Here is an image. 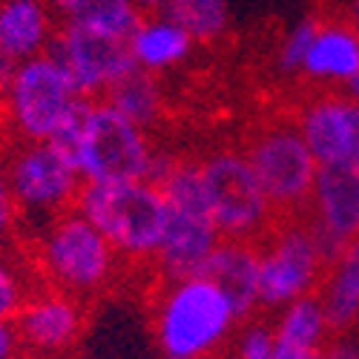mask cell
I'll return each instance as SVG.
<instances>
[{"mask_svg": "<svg viewBox=\"0 0 359 359\" xmlns=\"http://www.w3.org/2000/svg\"><path fill=\"white\" fill-rule=\"evenodd\" d=\"M196 46L198 43L190 38L182 20L167 9L144 12L133 26V32L127 35V49L135 69L149 72L156 78L184 67L193 57Z\"/></svg>", "mask_w": 359, "mask_h": 359, "instance_id": "cell-16", "label": "cell"}, {"mask_svg": "<svg viewBox=\"0 0 359 359\" xmlns=\"http://www.w3.org/2000/svg\"><path fill=\"white\" fill-rule=\"evenodd\" d=\"M29 262L38 282L81 302L109 290L121 271V256L78 210L38 227Z\"/></svg>", "mask_w": 359, "mask_h": 359, "instance_id": "cell-3", "label": "cell"}, {"mask_svg": "<svg viewBox=\"0 0 359 359\" xmlns=\"http://www.w3.org/2000/svg\"><path fill=\"white\" fill-rule=\"evenodd\" d=\"M23 224V216H20V207L12 196V187H9V178H6V167H4V158H0V248H6L12 238L18 236Z\"/></svg>", "mask_w": 359, "mask_h": 359, "instance_id": "cell-27", "label": "cell"}, {"mask_svg": "<svg viewBox=\"0 0 359 359\" xmlns=\"http://www.w3.org/2000/svg\"><path fill=\"white\" fill-rule=\"evenodd\" d=\"M353 170L359 172V153H356V161H353Z\"/></svg>", "mask_w": 359, "mask_h": 359, "instance_id": "cell-36", "label": "cell"}, {"mask_svg": "<svg viewBox=\"0 0 359 359\" xmlns=\"http://www.w3.org/2000/svg\"><path fill=\"white\" fill-rule=\"evenodd\" d=\"M204 198L224 242H253L279 222L242 149L219 147L198 158Z\"/></svg>", "mask_w": 359, "mask_h": 359, "instance_id": "cell-7", "label": "cell"}, {"mask_svg": "<svg viewBox=\"0 0 359 359\" xmlns=\"http://www.w3.org/2000/svg\"><path fill=\"white\" fill-rule=\"evenodd\" d=\"M196 4H204V0H161V9H184Z\"/></svg>", "mask_w": 359, "mask_h": 359, "instance_id": "cell-32", "label": "cell"}, {"mask_svg": "<svg viewBox=\"0 0 359 359\" xmlns=\"http://www.w3.org/2000/svg\"><path fill=\"white\" fill-rule=\"evenodd\" d=\"M273 339H276V356L279 359H296V356H319L325 342L331 339L334 327L325 316V308L316 296L296 299L287 308L276 311Z\"/></svg>", "mask_w": 359, "mask_h": 359, "instance_id": "cell-19", "label": "cell"}, {"mask_svg": "<svg viewBox=\"0 0 359 359\" xmlns=\"http://www.w3.org/2000/svg\"><path fill=\"white\" fill-rule=\"evenodd\" d=\"M325 267L311 224L299 216L279 219L259 245V308L276 313L296 299L316 296Z\"/></svg>", "mask_w": 359, "mask_h": 359, "instance_id": "cell-9", "label": "cell"}, {"mask_svg": "<svg viewBox=\"0 0 359 359\" xmlns=\"http://www.w3.org/2000/svg\"><path fill=\"white\" fill-rule=\"evenodd\" d=\"M23 348L12 319H0V359H20Z\"/></svg>", "mask_w": 359, "mask_h": 359, "instance_id": "cell-29", "label": "cell"}, {"mask_svg": "<svg viewBox=\"0 0 359 359\" xmlns=\"http://www.w3.org/2000/svg\"><path fill=\"white\" fill-rule=\"evenodd\" d=\"M345 93H348V95H351V98H353V101L359 104V75H356V78L351 81V86L345 89Z\"/></svg>", "mask_w": 359, "mask_h": 359, "instance_id": "cell-34", "label": "cell"}, {"mask_svg": "<svg viewBox=\"0 0 359 359\" xmlns=\"http://www.w3.org/2000/svg\"><path fill=\"white\" fill-rule=\"evenodd\" d=\"M227 359H279L276 356V339L273 325L267 319H245L242 327L230 339V356Z\"/></svg>", "mask_w": 359, "mask_h": 359, "instance_id": "cell-25", "label": "cell"}, {"mask_svg": "<svg viewBox=\"0 0 359 359\" xmlns=\"http://www.w3.org/2000/svg\"><path fill=\"white\" fill-rule=\"evenodd\" d=\"M38 276L32 271V262L20 259L9 248H0V319H15L18 311L32 296Z\"/></svg>", "mask_w": 359, "mask_h": 359, "instance_id": "cell-23", "label": "cell"}, {"mask_svg": "<svg viewBox=\"0 0 359 359\" xmlns=\"http://www.w3.org/2000/svg\"><path fill=\"white\" fill-rule=\"evenodd\" d=\"M316 23L313 18H305L299 20L287 29V35L282 38L279 43V52H276V67L282 75H299V69H302V61H305V52L311 46V38L316 32Z\"/></svg>", "mask_w": 359, "mask_h": 359, "instance_id": "cell-26", "label": "cell"}, {"mask_svg": "<svg viewBox=\"0 0 359 359\" xmlns=\"http://www.w3.org/2000/svg\"><path fill=\"white\" fill-rule=\"evenodd\" d=\"M316 299L322 302L334 334L359 327V238L327 262Z\"/></svg>", "mask_w": 359, "mask_h": 359, "instance_id": "cell-20", "label": "cell"}, {"mask_svg": "<svg viewBox=\"0 0 359 359\" xmlns=\"http://www.w3.org/2000/svg\"><path fill=\"white\" fill-rule=\"evenodd\" d=\"M305 213L325 259L331 262L359 238V172L353 167H319Z\"/></svg>", "mask_w": 359, "mask_h": 359, "instance_id": "cell-13", "label": "cell"}, {"mask_svg": "<svg viewBox=\"0 0 359 359\" xmlns=\"http://www.w3.org/2000/svg\"><path fill=\"white\" fill-rule=\"evenodd\" d=\"M15 69H18V64H15V61H9L6 55H0V95L6 93V86H9L12 75H15Z\"/></svg>", "mask_w": 359, "mask_h": 359, "instance_id": "cell-30", "label": "cell"}, {"mask_svg": "<svg viewBox=\"0 0 359 359\" xmlns=\"http://www.w3.org/2000/svg\"><path fill=\"white\" fill-rule=\"evenodd\" d=\"M135 6L141 12H156V9H161V0H135Z\"/></svg>", "mask_w": 359, "mask_h": 359, "instance_id": "cell-33", "label": "cell"}, {"mask_svg": "<svg viewBox=\"0 0 359 359\" xmlns=\"http://www.w3.org/2000/svg\"><path fill=\"white\" fill-rule=\"evenodd\" d=\"M167 12H172L182 20V26L196 43H216L219 38H224L230 26V9L224 0H204V4H196V6L167 9Z\"/></svg>", "mask_w": 359, "mask_h": 359, "instance_id": "cell-24", "label": "cell"}, {"mask_svg": "<svg viewBox=\"0 0 359 359\" xmlns=\"http://www.w3.org/2000/svg\"><path fill=\"white\" fill-rule=\"evenodd\" d=\"M293 121L319 167H353L359 153V104L348 93H316L299 107Z\"/></svg>", "mask_w": 359, "mask_h": 359, "instance_id": "cell-12", "label": "cell"}, {"mask_svg": "<svg viewBox=\"0 0 359 359\" xmlns=\"http://www.w3.org/2000/svg\"><path fill=\"white\" fill-rule=\"evenodd\" d=\"M75 210L127 264H153L167 233V201L156 182L83 184Z\"/></svg>", "mask_w": 359, "mask_h": 359, "instance_id": "cell-4", "label": "cell"}, {"mask_svg": "<svg viewBox=\"0 0 359 359\" xmlns=\"http://www.w3.org/2000/svg\"><path fill=\"white\" fill-rule=\"evenodd\" d=\"M242 153L248 156L259 184L273 204L276 216H302L311 198L319 164L290 118H271L259 124Z\"/></svg>", "mask_w": 359, "mask_h": 359, "instance_id": "cell-8", "label": "cell"}, {"mask_svg": "<svg viewBox=\"0 0 359 359\" xmlns=\"http://www.w3.org/2000/svg\"><path fill=\"white\" fill-rule=\"evenodd\" d=\"M296 359H319V356H296Z\"/></svg>", "mask_w": 359, "mask_h": 359, "instance_id": "cell-37", "label": "cell"}, {"mask_svg": "<svg viewBox=\"0 0 359 359\" xmlns=\"http://www.w3.org/2000/svg\"><path fill=\"white\" fill-rule=\"evenodd\" d=\"M149 322L161 359H216L236 337L242 316L222 287L201 273L158 282Z\"/></svg>", "mask_w": 359, "mask_h": 359, "instance_id": "cell-1", "label": "cell"}, {"mask_svg": "<svg viewBox=\"0 0 359 359\" xmlns=\"http://www.w3.org/2000/svg\"><path fill=\"white\" fill-rule=\"evenodd\" d=\"M57 26V15L46 0H0V55L15 64L46 55Z\"/></svg>", "mask_w": 359, "mask_h": 359, "instance_id": "cell-17", "label": "cell"}, {"mask_svg": "<svg viewBox=\"0 0 359 359\" xmlns=\"http://www.w3.org/2000/svg\"><path fill=\"white\" fill-rule=\"evenodd\" d=\"M46 4H49V6L55 9V15H61V12H64V9L69 6V0H46Z\"/></svg>", "mask_w": 359, "mask_h": 359, "instance_id": "cell-35", "label": "cell"}, {"mask_svg": "<svg viewBox=\"0 0 359 359\" xmlns=\"http://www.w3.org/2000/svg\"><path fill=\"white\" fill-rule=\"evenodd\" d=\"M81 107L83 98L72 78L49 52L18 64L6 93L0 95L4 127L15 144H64Z\"/></svg>", "mask_w": 359, "mask_h": 359, "instance_id": "cell-6", "label": "cell"}, {"mask_svg": "<svg viewBox=\"0 0 359 359\" xmlns=\"http://www.w3.org/2000/svg\"><path fill=\"white\" fill-rule=\"evenodd\" d=\"M0 158L23 219L43 227L46 222L75 210L83 178L61 144H12Z\"/></svg>", "mask_w": 359, "mask_h": 359, "instance_id": "cell-10", "label": "cell"}, {"mask_svg": "<svg viewBox=\"0 0 359 359\" xmlns=\"http://www.w3.org/2000/svg\"><path fill=\"white\" fill-rule=\"evenodd\" d=\"M15 331L20 348L38 356H57L75 348L86 327V302L55 287H35L18 311Z\"/></svg>", "mask_w": 359, "mask_h": 359, "instance_id": "cell-14", "label": "cell"}, {"mask_svg": "<svg viewBox=\"0 0 359 359\" xmlns=\"http://www.w3.org/2000/svg\"><path fill=\"white\" fill-rule=\"evenodd\" d=\"M319 359H359V327L342 334H331Z\"/></svg>", "mask_w": 359, "mask_h": 359, "instance_id": "cell-28", "label": "cell"}, {"mask_svg": "<svg viewBox=\"0 0 359 359\" xmlns=\"http://www.w3.org/2000/svg\"><path fill=\"white\" fill-rule=\"evenodd\" d=\"M204 276L213 279L245 319L259 311V245L253 242H222L207 262Z\"/></svg>", "mask_w": 359, "mask_h": 359, "instance_id": "cell-18", "label": "cell"}, {"mask_svg": "<svg viewBox=\"0 0 359 359\" xmlns=\"http://www.w3.org/2000/svg\"><path fill=\"white\" fill-rule=\"evenodd\" d=\"M61 147L72 156L83 184L153 182L158 158L153 135L104 98L83 101L78 121Z\"/></svg>", "mask_w": 359, "mask_h": 359, "instance_id": "cell-2", "label": "cell"}, {"mask_svg": "<svg viewBox=\"0 0 359 359\" xmlns=\"http://www.w3.org/2000/svg\"><path fill=\"white\" fill-rule=\"evenodd\" d=\"M299 75L308 83L319 86L322 93H345L351 81L359 75L356 29L339 18L319 20Z\"/></svg>", "mask_w": 359, "mask_h": 359, "instance_id": "cell-15", "label": "cell"}, {"mask_svg": "<svg viewBox=\"0 0 359 359\" xmlns=\"http://www.w3.org/2000/svg\"><path fill=\"white\" fill-rule=\"evenodd\" d=\"M104 101L112 104L124 118H130L133 124L144 130H153L167 112V95H164L161 78L141 69H133L127 78L118 81Z\"/></svg>", "mask_w": 359, "mask_h": 359, "instance_id": "cell-21", "label": "cell"}, {"mask_svg": "<svg viewBox=\"0 0 359 359\" xmlns=\"http://www.w3.org/2000/svg\"><path fill=\"white\" fill-rule=\"evenodd\" d=\"M167 201V233L153 259V267L161 282L201 276L207 262L213 259L224 242L204 198V182L198 158L175 156L170 170L158 182Z\"/></svg>", "mask_w": 359, "mask_h": 359, "instance_id": "cell-5", "label": "cell"}, {"mask_svg": "<svg viewBox=\"0 0 359 359\" xmlns=\"http://www.w3.org/2000/svg\"><path fill=\"white\" fill-rule=\"evenodd\" d=\"M141 15L144 12L135 6V0H69V6L57 18L61 23L127 41Z\"/></svg>", "mask_w": 359, "mask_h": 359, "instance_id": "cell-22", "label": "cell"}, {"mask_svg": "<svg viewBox=\"0 0 359 359\" xmlns=\"http://www.w3.org/2000/svg\"><path fill=\"white\" fill-rule=\"evenodd\" d=\"M49 55L67 69L83 101L107 98L109 89L135 69L127 41L89 32L72 23L57 26Z\"/></svg>", "mask_w": 359, "mask_h": 359, "instance_id": "cell-11", "label": "cell"}, {"mask_svg": "<svg viewBox=\"0 0 359 359\" xmlns=\"http://www.w3.org/2000/svg\"><path fill=\"white\" fill-rule=\"evenodd\" d=\"M345 20L356 29V35H359V0H351V4H348V18Z\"/></svg>", "mask_w": 359, "mask_h": 359, "instance_id": "cell-31", "label": "cell"}]
</instances>
